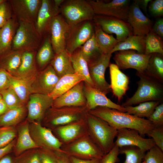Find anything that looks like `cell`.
<instances>
[{
  "label": "cell",
  "instance_id": "603a6c76",
  "mask_svg": "<svg viewBox=\"0 0 163 163\" xmlns=\"http://www.w3.org/2000/svg\"><path fill=\"white\" fill-rule=\"evenodd\" d=\"M84 81H82L67 92L53 100L52 107H83L86 101L84 92Z\"/></svg>",
  "mask_w": 163,
  "mask_h": 163
},
{
  "label": "cell",
  "instance_id": "f1b7e54d",
  "mask_svg": "<svg viewBox=\"0 0 163 163\" xmlns=\"http://www.w3.org/2000/svg\"><path fill=\"white\" fill-rule=\"evenodd\" d=\"M85 81L84 78L77 73L65 75L60 78L54 89L48 95L54 100L67 92L78 83Z\"/></svg>",
  "mask_w": 163,
  "mask_h": 163
},
{
  "label": "cell",
  "instance_id": "e575fe53",
  "mask_svg": "<svg viewBox=\"0 0 163 163\" xmlns=\"http://www.w3.org/2000/svg\"><path fill=\"white\" fill-rule=\"evenodd\" d=\"M149 75L163 83V54H151L145 70Z\"/></svg>",
  "mask_w": 163,
  "mask_h": 163
},
{
  "label": "cell",
  "instance_id": "74e56055",
  "mask_svg": "<svg viewBox=\"0 0 163 163\" xmlns=\"http://www.w3.org/2000/svg\"><path fill=\"white\" fill-rule=\"evenodd\" d=\"M161 102L157 101H146L140 103L136 106H128L124 107L127 113L139 118L145 117L147 119Z\"/></svg>",
  "mask_w": 163,
  "mask_h": 163
},
{
  "label": "cell",
  "instance_id": "7bdbcfd3",
  "mask_svg": "<svg viewBox=\"0 0 163 163\" xmlns=\"http://www.w3.org/2000/svg\"><path fill=\"white\" fill-rule=\"evenodd\" d=\"M17 136L16 127H0V149L9 144L17 138Z\"/></svg>",
  "mask_w": 163,
  "mask_h": 163
},
{
  "label": "cell",
  "instance_id": "f5cc1de1",
  "mask_svg": "<svg viewBox=\"0 0 163 163\" xmlns=\"http://www.w3.org/2000/svg\"><path fill=\"white\" fill-rule=\"evenodd\" d=\"M7 72L0 68V93L10 87Z\"/></svg>",
  "mask_w": 163,
  "mask_h": 163
},
{
  "label": "cell",
  "instance_id": "836d02e7",
  "mask_svg": "<svg viewBox=\"0 0 163 163\" xmlns=\"http://www.w3.org/2000/svg\"><path fill=\"white\" fill-rule=\"evenodd\" d=\"M71 56L74 73L82 76L85 79L84 82L94 87L90 75L88 63L82 54L80 47L74 51Z\"/></svg>",
  "mask_w": 163,
  "mask_h": 163
},
{
  "label": "cell",
  "instance_id": "91938a15",
  "mask_svg": "<svg viewBox=\"0 0 163 163\" xmlns=\"http://www.w3.org/2000/svg\"><path fill=\"white\" fill-rule=\"evenodd\" d=\"M0 163H15L14 156L8 154L0 159Z\"/></svg>",
  "mask_w": 163,
  "mask_h": 163
},
{
  "label": "cell",
  "instance_id": "4316f807",
  "mask_svg": "<svg viewBox=\"0 0 163 163\" xmlns=\"http://www.w3.org/2000/svg\"><path fill=\"white\" fill-rule=\"evenodd\" d=\"M19 23L14 17L0 28V57L11 51Z\"/></svg>",
  "mask_w": 163,
  "mask_h": 163
},
{
  "label": "cell",
  "instance_id": "277c9868",
  "mask_svg": "<svg viewBox=\"0 0 163 163\" xmlns=\"http://www.w3.org/2000/svg\"><path fill=\"white\" fill-rule=\"evenodd\" d=\"M88 112L86 106L51 107L46 112L41 123L52 130L56 127L84 120Z\"/></svg>",
  "mask_w": 163,
  "mask_h": 163
},
{
  "label": "cell",
  "instance_id": "d4e9b609",
  "mask_svg": "<svg viewBox=\"0 0 163 163\" xmlns=\"http://www.w3.org/2000/svg\"><path fill=\"white\" fill-rule=\"evenodd\" d=\"M109 67L111 91L117 98L118 102H120L129 89V78L120 70L116 64L110 63Z\"/></svg>",
  "mask_w": 163,
  "mask_h": 163
},
{
  "label": "cell",
  "instance_id": "8fae6325",
  "mask_svg": "<svg viewBox=\"0 0 163 163\" xmlns=\"http://www.w3.org/2000/svg\"><path fill=\"white\" fill-rule=\"evenodd\" d=\"M94 34V25L92 20L83 21L70 26L66 40V50L71 54Z\"/></svg>",
  "mask_w": 163,
  "mask_h": 163
},
{
  "label": "cell",
  "instance_id": "11a10c76",
  "mask_svg": "<svg viewBox=\"0 0 163 163\" xmlns=\"http://www.w3.org/2000/svg\"><path fill=\"white\" fill-rule=\"evenodd\" d=\"M57 163H72L69 157L61 151H53Z\"/></svg>",
  "mask_w": 163,
  "mask_h": 163
},
{
  "label": "cell",
  "instance_id": "2e32d148",
  "mask_svg": "<svg viewBox=\"0 0 163 163\" xmlns=\"http://www.w3.org/2000/svg\"><path fill=\"white\" fill-rule=\"evenodd\" d=\"M70 26L60 14L53 18L49 34L55 53L66 50V41Z\"/></svg>",
  "mask_w": 163,
  "mask_h": 163
},
{
  "label": "cell",
  "instance_id": "ffe728a7",
  "mask_svg": "<svg viewBox=\"0 0 163 163\" xmlns=\"http://www.w3.org/2000/svg\"><path fill=\"white\" fill-rule=\"evenodd\" d=\"M59 14L60 8L55 6L53 0H42L35 25L43 40L49 34L53 18Z\"/></svg>",
  "mask_w": 163,
  "mask_h": 163
},
{
  "label": "cell",
  "instance_id": "60d3db41",
  "mask_svg": "<svg viewBox=\"0 0 163 163\" xmlns=\"http://www.w3.org/2000/svg\"><path fill=\"white\" fill-rule=\"evenodd\" d=\"M119 153L125 155L123 163H142L146 152L137 147L125 146L119 148Z\"/></svg>",
  "mask_w": 163,
  "mask_h": 163
},
{
  "label": "cell",
  "instance_id": "f546056e",
  "mask_svg": "<svg viewBox=\"0 0 163 163\" xmlns=\"http://www.w3.org/2000/svg\"><path fill=\"white\" fill-rule=\"evenodd\" d=\"M54 55L49 34L43 38L36 53V60L39 71L43 69L50 64Z\"/></svg>",
  "mask_w": 163,
  "mask_h": 163
},
{
  "label": "cell",
  "instance_id": "3957f363",
  "mask_svg": "<svg viewBox=\"0 0 163 163\" xmlns=\"http://www.w3.org/2000/svg\"><path fill=\"white\" fill-rule=\"evenodd\" d=\"M139 77L138 88L132 96L127 98L121 105L132 106L149 101H160L163 100V83L148 75L145 71L137 72Z\"/></svg>",
  "mask_w": 163,
  "mask_h": 163
},
{
  "label": "cell",
  "instance_id": "bcb514c9",
  "mask_svg": "<svg viewBox=\"0 0 163 163\" xmlns=\"http://www.w3.org/2000/svg\"><path fill=\"white\" fill-rule=\"evenodd\" d=\"M13 17V11L9 1L3 0L0 4V28Z\"/></svg>",
  "mask_w": 163,
  "mask_h": 163
},
{
  "label": "cell",
  "instance_id": "b9f144b4",
  "mask_svg": "<svg viewBox=\"0 0 163 163\" xmlns=\"http://www.w3.org/2000/svg\"><path fill=\"white\" fill-rule=\"evenodd\" d=\"M0 94L9 109L25 105L10 87L1 92Z\"/></svg>",
  "mask_w": 163,
  "mask_h": 163
},
{
  "label": "cell",
  "instance_id": "d590c367",
  "mask_svg": "<svg viewBox=\"0 0 163 163\" xmlns=\"http://www.w3.org/2000/svg\"><path fill=\"white\" fill-rule=\"evenodd\" d=\"M23 52L12 50L0 57V68L9 73L16 70L20 66Z\"/></svg>",
  "mask_w": 163,
  "mask_h": 163
},
{
  "label": "cell",
  "instance_id": "d6986e66",
  "mask_svg": "<svg viewBox=\"0 0 163 163\" xmlns=\"http://www.w3.org/2000/svg\"><path fill=\"white\" fill-rule=\"evenodd\" d=\"M37 51L23 52L19 67L14 71L9 73L13 77L26 83L30 86L39 72L36 60Z\"/></svg>",
  "mask_w": 163,
  "mask_h": 163
},
{
  "label": "cell",
  "instance_id": "ab89813d",
  "mask_svg": "<svg viewBox=\"0 0 163 163\" xmlns=\"http://www.w3.org/2000/svg\"><path fill=\"white\" fill-rule=\"evenodd\" d=\"M162 39L152 30L145 36V54L158 53L163 54Z\"/></svg>",
  "mask_w": 163,
  "mask_h": 163
},
{
  "label": "cell",
  "instance_id": "f6af8a7d",
  "mask_svg": "<svg viewBox=\"0 0 163 163\" xmlns=\"http://www.w3.org/2000/svg\"><path fill=\"white\" fill-rule=\"evenodd\" d=\"M142 163H163V151L155 145L145 153Z\"/></svg>",
  "mask_w": 163,
  "mask_h": 163
},
{
  "label": "cell",
  "instance_id": "ac0fdd59",
  "mask_svg": "<svg viewBox=\"0 0 163 163\" xmlns=\"http://www.w3.org/2000/svg\"><path fill=\"white\" fill-rule=\"evenodd\" d=\"M60 78L50 64L38 72L30 86L31 94L49 95L54 89Z\"/></svg>",
  "mask_w": 163,
  "mask_h": 163
},
{
  "label": "cell",
  "instance_id": "8992f818",
  "mask_svg": "<svg viewBox=\"0 0 163 163\" xmlns=\"http://www.w3.org/2000/svg\"><path fill=\"white\" fill-rule=\"evenodd\" d=\"M60 14L70 26L93 20L95 15L88 1L85 0H64L60 6Z\"/></svg>",
  "mask_w": 163,
  "mask_h": 163
},
{
  "label": "cell",
  "instance_id": "7dc6e473",
  "mask_svg": "<svg viewBox=\"0 0 163 163\" xmlns=\"http://www.w3.org/2000/svg\"><path fill=\"white\" fill-rule=\"evenodd\" d=\"M147 119L152 123L154 127L163 126L162 102H161L155 107L152 113Z\"/></svg>",
  "mask_w": 163,
  "mask_h": 163
},
{
  "label": "cell",
  "instance_id": "f35d334b",
  "mask_svg": "<svg viewBox=\"0 0 163 163\" xmlns=\"http://www.w3.org/2000/svg\"><path fill=\"white\" fill-rule=\"evenodd\" d=\"M7 75L10 81V87L23 104L26 105L31 94L30 86L25 82L12 76L8 72Z\"/></svg>",
  "mask_w": 163,
  "mask_h": 163
},
{
  "label": "cell",
  "instance_id": "5bb4252c",
  "mask_svg": "<svg viewBox=\"0 0 163 163\" xmlns=\"http://www.w3.org/2000/svg\"><path fill=\"white\" fill-rule=\"evenodd\" d=\"M53 100L48 95L31 94L26 105L27 113L26 119L29 122L41 123L47 111L52 107Z\"/></svg>",
  "mask_w": 163,
  "mask_h": 163
},
{
  "label": "cell",
  "instance_id": "6125c7cd",
  "mask_svg": "<svg viewBox=\"0 0 163 163\" xmlns=\"http://www.w3.org/2000/svg\"><path fill=\"white\" fill-rule=\"evenodd\" d=\"M2 99V97L1 95L0 94V100Z\"/></svg>",
  "mask_w": 163,
  "mask_h": 163
},
{
  "label": "cell",
  "instance_id": "7402d4cb",
  "mask_svg": "<svg viewBox=\"0 0 163 163\" xmlns=\"http://www.w3.org/2000/svg\"><path fill=\"white\" fill-rule=\"evenodd\" d=\"M126 21L132 27L134 35L145 36L152 30V21L145 16L134 1L129 6Z\"/></svg>",
  "mask_w": 163,
  "mask_h": 163
},
{
  "label": "cell",
  "instance_id": "db71d44e",
  "mask_svg": "<svg viewBox=\"0 0 163 163\" xmlns=\"http://www.w3.org/2000/svg\"><path fill=\"white\" fill-rule=\"evenodd\" d=\"M151 30L159 36L163 38V18H161L156 21L152 27Z\"/></svg>",
  "mask_w": 163,
  "mask_h": 163
},
{
  "label": "cell",
  "instance_id": "6da1fadb",
  "mask_svg": "<svg viewBox=\"0 0 163 163\" xmlns=\"http://www.w3.org/2000/svg\"><path fill=\"white\" fill-rule=\"evenodd\" d=\"M88 113L104 120L117 130L125 128L135 129L143 137L145 135L148 136L154 128L147 119L107 107H98Z\"/></svg>",
  "mask_w": 163,
  "mask_h": 163
},
{
  "label": "cell",
  "instance_id": "30bf717a",
  "mask_svg": "<svg viewBox=\"0 0 163 163\" xmlns=\"http://www.w3.org/2000/svg\"><path fill=\"white\" fill-rule=\"evenodd\" d=\"M30 135L35 143L39 148L53 151H61L62 145L54 135L52 129L43 126L41 123L29 122Z\"/></svg>",
  "mask_w": 163,
  "mask_h": 163
},
{
  "label": "cell",
  "instance_id": "7c38bea8",
  "mask_svg": "<svg viewBox=\"0 0 163 163\" xmlns=\"http://www.w3.org/2000/svg\"><path fill=\"white\" fill-rule=\"evenodd\" d=\"M115 52L113 59L120 69H133L139 72L145 70L151 54L140 53L134 50Z\"/></svg>",
  "mask_w": 163,
  "mask_h": 163
},
{
  "label": "cell",
  "instance_id": "4fadbf2b",
  "mask_svg": "<svg viewBox=\"0 0 163 163\" xmlns=\"http://www.w3.org/2000/svg\"><path fill=\"white\" fill-rule=\"evenodd\" d=\"M112 54H104L96 61L88 64L90 75L94 87L106 95L111 91L110 85L106 81L105 73L110 64Z\"/></svg>",
  "mask_w": 163,
  "mask_h": 163
},
{
  "label": "cell",
  "instance_id": "ee69618b",
  "mask_svg": "<svg viewBox=\"0 0 163 163\" xmlns=\"http://www.w3.org/2000/svg\"><path fill=\"white\" fill-rule=\"evenodd\" d=\"M38 149L27 150L18 156H14L15 163H40Z\"/></svg>",
  "mask_w": 163,
  "mask_h": 163
},
{
  "label": "cell",
  "instance_id": "9a60e30c",
  "mask_svg": "<svg viewBox=\"0 0 163 163\" xmlns=\"http://www.w3.org/2000/svg\"><path fill=\"white\" fill-rule=\"evenodd\" d=\"M115 145L119 148L125 146H133L146 152L155 145L151 138H145L136 130L129 129L117 130Z\"/></svg>",
  "mask_w": 163,
  "mask_h": 163
},
{
  "label": "cell",
  "instance_id": "44dd1931",
  "mask_svg": "<svg viewBox=\"0 0 163 163\" xmlns=\"http://www.w3.org/2000/svg\"><path fill=\"white\" fill-rule=\"evenodd\" d=\"M84 92L88 112L96 107H103L126 112L125 107L113 102L106 95L84 82Z\"/></svg>",
  "mask_w": 163,
  "mask_h": 163
},
{
  "label": "cell",
  "instance_id": "f907efd6",
  "mask_svg": "<svg viewBox=\"0 0 163 163\" xmlns=\"http://www.w3.org/2000/svg\"><path fill=\"white\" fill-rule=\"evenodd\" d=\"M119 148L114 145L107 153L104 155L101 159V163H116L120 161L118 157Z\"/></svg>",
  "mask_w": 163,
  "mask_h": 163
},
{
  "label": "cell",
  "instance_id": "83f0119b",
  "mask_svg": "<svg viewBox=\"0 0 163 163\" xmlns=\"http://www.w3.org/2000/svg\"><path fill=\"white\" fill-rule=\"evenodd\" d=\"M50 64L60 78L67 74L75 73L71 54L66 50L55 53Z\"/></svg>",
  "mask_w": 163,
  "mask_h": 163
},
{
  "label": "cell",
  "instance_id": "52a82bcc",
  "mask_svg": "<svg viewBox=\"0 0 163 163\" xmlns=\"http://www.w3.org/2000/svg\"><path fill=\"white\" fill-rule=\"evenodd\" d=\"M61 150L69 156L83 160L101 159L104 155L88 134L62 145Z\"/></svg>",
  "mask_w": 163,
  "mask_h": 163
},
{
  "label": "cell",
  "instance_id": "cb8c5ba5",
  "mask_svg": "<svg viewBox=\"0 0 163 163\" xmlns=\"http://www.w3.org/2000/svg\"><path fill=\"white\" fill-rule=\"evenodd\" d=\"M52 130L62 145L88 134L85 119L56 127Z\"/></svg>",
  "mask_w": 163,
  "mask_h": 163
},
{
  "label": "cell",
  "instance_id": "8d00e7d4",
  "mask_svg": "<svg viewBox=\"0 0 163 163\" xmlns=\"http://www.w3.org/2000/svg\"><path fill=\"white\" fill-rule=\"evenodd\" d=\"M82 54L88 64L95 62L104 54L98 47L94 34L80 47Z\"/></svg>",
  "mask_w": 163,
  "mask_h": 163
},
{
  "label": "cell",
  "instance_id": "680465c9",
  "mask_svg": "<svg viewBox=\"0 0 163 163\" xmlns=\"http://www.w3.org/2000/svg\"><path fill=\"white\" fill-rule=\"evenodd\" d=\"M151 1V0H135L134 2L138 5L140 8H142L146 14H147L148 4Z\"/></svg>",
  "mask_w": 163,
  "mask_h": 163
},
{
  "label": "cell",
  "instance_id": "c3c4849f",
  "mask_svg": "<svg viewBox=\"0 0 163 163\" xmlns=\"http://www.w3.org/2000/svg\"><path fill=\"white\" fill-rule=\"evenodd\" d=\"M40 163H57L54 152L44 148H38Z\"/></svg>",
  "mask_w": 163,
  "mask_h": 163
},
{
  "label": "cell",
  "instance_id": "7a4b0ae2",
  "mask_svg": "<svg viewBox=\"0 0 163 163\" xmlns=\"http://www.w3.org/2000/svg\"><path fill=\"white\" fill-rule=\"evenodd\" d=\"M88 135L104 155L114 146L117 130L102 119L88 112L85 118Z\"/></svg>",
  "mask_w": 163,
  "mask_h": 163
},
{
  "label": "cell",
  "instance_id": "9c48e42d",
  "mask_svg": "<svg viewBox=\"0 0 163 163\" xmlns=\"http://www.w3.org/2000/svg\"><path fill=\"white\" fill-rule=\"evenodd\" d=\"M95 15L113 17L126 21L130 6L129 0H88Z\"/></svg>",
  "mask_w": 163,
  "mask_h": 163
},
{
  "label": "cell",
  "instance_id": "94428289",
  "mask_svg": "<svg viewBox=\"0 0 163 163\" xmlns=\"http://www.w3.org/2000/svg\"><path fill=\"white\" fill-rule=\"evenodd\" d=\"M9 109L3 100H0V116L5 113Z\"/></svg>",
  "mask_w": 163,
  "mask_h": 163
},
{
  "label": "cell",
  "instance_id": "6f0895ef",
  "mask_svg": "<svg viewBox=\"0 0 163 163\" xmlns=\"http://www.w3.org/2000/svg\"><path fill=\"white\" fill-rule=\"evenodd\" d=\"M72 163H101V159L83 160L69 156Z\"/></svg>",
  "mask_w": 163,
  "mask_h": 163
},
{
  "label": "cell",
  "instance_id": "9f6ffc18",
  "mask_svg": "<svg viewBox=\"0 0 163 163\" xmlns=\"http://www.w3.org/2000/svg\"><path fill=\"white\" fill-rule=\"evenodd\" d=\"M16 138L6 146L0 149V159L5 155L10 153L13 151L16 142Z\"/></svg>",
  "mask_w": 163,
  "mask_h": 163
},
{
  "label": "cell",
  "instance_id": "1f68e13d",
  "mask_svg": "<svg viewBox=\"0 0 163 163\" xmlns=\"http://www.w3.org/2000/svg\"><path fill=\"white\" fill-rule=\"evenodd\" d=\"M145 50V36L132 35L124 41L119 42L111 51L112 53L120 51L134 50L138 53L144 54Z\"/></svg>",
  "mask_w": 163,
  "mask_h": 163
},
{
  "label": "cell",
  "instance_id": "e0dca14e",
  "mask_svg": "<svg viewBox=\"0 0 163 163\" xmlns=\"http://www.w3.org/2000/svg\"><path fill=\"white\" fill-rule=\"evenodd\" d=\"M13 15L18 21L35 23L42 0H10Z\"/></svg>",
  "mask_w": 163,
  "mask_h": 163
},
{
  "label": "cell",
  "instance_id": "816d5d0a",
  "mask_svg": "<svg viewBox=\"0 0 163 163\" xmlns=\"http://www.w3.org/2000/svg\"><path fill=\"white\" fill-rule=\"evenodd\" d=\"M149 7L151 14L154 17H160L163 15V0L151 1Z\"/></svg>",
  "mask_w": 163,
  "mask_h": 163
},
{
  "label": "cell",
  "instance_id": "5b68a950",
  "mask_svg": "<svg viewBox=\"0 0 163 163\" xmlns=\"http://www.w3.org/2000/svg\"><path fill=\"white\" fill-rule=\"evenodd\" d=\"M18 22L19 24L14 38L12 50L22 52L37 51L43 39L36 28L35 23L24 21Z\"/></svg>",
  "mask_w": 163,
  "mask_h": 163
},
{
  "label": "cell",
  "instance_id": "4dcf8cb0",
  "mask_svg": "<svg viewBox=\"0 0 163 163\" xmlns=\"http://www.w3.org/2000/svg\"><path fill=\"white\" fill-rule=\"evenodd\" d=\"M27 113L26 105L9 109L0 116V127H15L26 119Z\"/></svg>",
  "mask_w": 163,
  "mask_h": 163
},
{
  "label": "cell",
  "instance_id": "d6a6232c",
  "mask_svg": "<svg viewBox=\"0 0 163 163\" xmlns=\"http://www.w3.org/2000/svg\"><path fill=\"white\" fill-rule=\"evenodd\" d=\"M94 25L95 39L99 49L104 54H111V51L119 41L113 35L104 32L99 25L94 24Z\"/></svg>",
  "mask_w": 163,
  "mask_h": 163
},
{
  "label": "cell",
  "instance_id": "ba28073f",
  "mask_svg": "<svg viewBox=\"0 0 163 163\" xmlns=\"http://www.w3.org/2000/svg\"><path fill=\"white\" fill-rule=\"evenodd\" d=\"M94 24L99 25L107 34H114L119 41H124L133 35L132 27L127 21L117 18L107 16L95 15L93 20Z\"/></svg>",
  "mask_w": 163,
  "mask_h": 163
},
{
  "label": "cell",
  "instance_id": "681fc988",
  "mask_svg": "<svg viewBox=\"0 0 163 163\" xmlns=\"http://www.w3.org/2000/svg\"><path fill=\"white\" fill-rule=\"evenodd\" d=\"M148 136L151 137L155 145L163 151V126L154 127Z\"/></svg>",
  "mask_w": 163,
  "mask_h": 163
},
{
  "label": "cell",
  "instance_id": "be15d7a7",
  "mask_svg": "<svg viewBox=\"0 0 163 163\" xmlns=\"http://www.w3.org/2000/svg\"><path fill=\"white\" fill-rule=\"evenodd\" d=\"M3 1V0H0V4Z\"/></svg>",
  "mask_w": 163,
  "mask_h": 163
},
{
  "label": "cell",
  "instance_id": "484cf974",
  "mask_svg": "<svg viewBox=\"0 0 163 163\" xmlns=\"http://www.w3.org/2000/svg\"><path fill=\"white\" fill-rule=\"evenodd\" d=\"M29 123V122L25 119L16 127L18 137L13 150L14 156H18L27 150L39 148L30 135Z\"/></svg>",
  "mask_w": 163,
  "mask_h": 163
}]
</instances>
